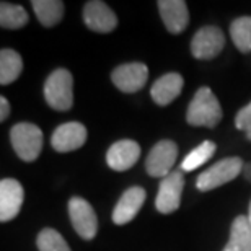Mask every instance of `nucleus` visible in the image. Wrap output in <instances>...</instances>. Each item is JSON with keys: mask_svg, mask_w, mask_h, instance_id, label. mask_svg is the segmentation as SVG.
<instances>
[{"mask_svg": "<svg viewBox=\"0 0 251 251\" xmlns=\"http://www.w3.org/2000/svg\"><path fill=\"white\" fill-rule=\"evenodd\" d=\"M247 139H248V140H251V129H248V130H247Z\"/></svg>", "mask_w": 251, "mask_h": 251, "instance_id": "obj_28", "label": "nucleus"}, {"mask_svg": "<svg viewBox=\"0 0 251 251\" xmlns=\"http://www.w3.org/2000/svg\"><path fill=\"white\" fill-rule=\"evenodd\" d=\"M243 167L245 165L240 157L224 158L201 173L198 176V181H196V186H198L199 191H202V193L212 191L219 186H224V184L233 181L242 173Z\"/></svg>", "mask_w": 251, "mask_h": 251, "instance_id": "obj_4", "label": "nucleus"}, {"mask_svg": "<svg viewBox=\"0 0 251 251\" xmlns=\"http://www.w3.org/2000/svg\"><path fill=\"white\" fill-rule=\"evenodd\" d=\"M87 127L82 123H64L52 132L51 145L59 153L74 152V150L83 147L85 142H87Z\"/></svg>", "mask_w": 251, "mask_h": 251, "instance_id": "obj_11", "label": "nucleus"}, {"mask_svg": "<svg viewBox=\"0 0 251 251\" xmlns=\"http://www.w3.org/2000/svg\"><path fill=\"white\" fill-rule=\"evenodd\" d=\"M10 116V103L5 97H0V121H7Z\"/></svg>", "mask_w": 251, "mask_h": 251, "instance_id": "obj_25", "label": "nucleus"}, {"mask_svg": "<svg viewBox=\"0 0 251 251\" xmlns=\"http://www.w3.org/2000/svg\"><path fill=\"white\" fill-rule=\"evenodd\" d=\"M23 186L13 178H3L0 181V220L10 222L22 210Z\"/></svg>", "mask_w": 251, "mask_h": 251, "instance_id": "obj_12", "label": "nucleus"}, {"mask_svg": "<svg viewBox=\"0 0 251 251\" xmlns=\"http://www.w3.org/2000/svg\"><path fill=\"white\" fill-rule=\"evenodd\" d=\"M215 150H217L215 142H212V140H204V142L199 144L189 155H186V158H184L181 163V170L183 172H193V170L202 167L207 160L212 158Z\"/></svg>", "mask_w": 251, "mask_h": 251, "instance_id": "obj_22", "label": "nucleus"}, {"mask_svg": "<svg viewBox=\"0 0 251 251\" xmlns=\"http://www.w3.org/2000/svg\"><path fill=\"white\" fill-rule=\"evenodd\" d=\"M235 126L240 130H245L247 132L248 129H251V103H248L247 106L242 108L237 113V118H235Z\"/></svg>", "mask_w": 251, "mask_h": 251, "instance_id": "obj_24", "label": "nucleus"}, {"mask_svg": "<svg viewBox=\"0 0 251 251\" xmlns=\"http://www.w3.org/2000/svg\"><path fill=\"white\" fill-rule=\"evenodd\" d=\"M36 247L39 251H72L57 230L43 228L36 237Z\"/></svg>", "mask_w": 251, "mask_h": 251, "instance_id": "obj_23", "label": "nucleus"}, {"mask_svg": "<svg viewBox=\"0 0 251 251\" xmlns=\"http://www.w3.org/2000/svg\"><path fill=\"white\" fill-rule=\"evenodd\" d=\"M247 217H248L250 224H251V202H250V210H248V215H247Z\"/></svg>", "mask_w": 251, "mask_h": 251, "instance_id": "obj_27", "label": "nucleus"}, {"mask_svg": "<svg viewBox=\"0 0 251 251\" xmlns=\"http://www.w3.org/2000/svg\"><path fill=\"white\" fill-rule=\"evenodd\" d=\"M184 189V176L181 172H172L160 181L158 194L155 199V207L160 214L176 212L181 204V194Z\"/></svg>", "mask_w": 251, "mask_h": 251, "instance_id": "obj_8", "label": "nucleus"}, {"mask_svg": "<svg viewBox=\"0 0 251 251\" xmlns=\"http://www.w3.org/2000/svg\"><path fill=\"white\" fill-rule=\"evenodd\" d=\"M33 10L36 13L39 23L46 28H51L61 23L65 5L61 0H34Z\"/></svg>", "mask_w": 251, "mask_h": 251, "instance_id": "obj_18", "label": "nucleus"}, {"mask_svg": "<svg viewBox=\"0 0 251 251\" xmlns=\"http://www.w3.org/2000/svg\"><path fill=\"white\" fill-rule=\"evenodd\" d=\"M178 145L173 140H160L150 149L145 160V170L153 178H165L172 173V168L176 162Z\"/></svg>", "mask_w": 251, "mask_h": 251, "instance_id": "obj_6", "label": "nucleus"}, {"mask_svg": "<svg viewBox=\"0 0 251 251\" xmlns=\"http://www.w3.org/2000/svg\"><path fill=\"white\" fill-rule=\"evenodd\" d=\"M149 78V69L142 62H129L118 65L111 72V80L123 93H137Z\"/></svg>", "mask_w": 251, "mask_h": 251, "instance_id": "obj_9", "label": "nucleus"}, {"mask_svg": "<svg viewBox=\"0 0 251 251\" xmlns=\"http://www.w3.org/2000/svg\"><path fill=\"white\" fill-rule=\"evenodd\" d=\"M44 98L56 111H67L74 106V77L67 69H56L46 78Z\"/></svg>", "mask_w": 251, "mask_h": 251, "instance_id": "obj_2", "label": "nucleus"}, {"mask_svg": "<svg viewBox=\"0 0 251 251\" xmlns=\"http://www.w3.org/2000/svg\"><path fill=\"white\" fill-rule=\"evenodd\" d=\"M230 36L240 52H251V17H240L230 25Z\"/></svg>", "mask_w": 251, "mask_h": 251, "instance_id": "obj_21", "label": "nucleus"}, {"mask_svg": "<svg viewBox=\"0 0 251 251\" xmlns=\"http://www.w3.org/2000/svg\"><path fill=\"white\" fill-rule=\"evenodd\" d=\"M140 157V145L135 140L124 139L114 142L108 149L106 153V163L108 167L114 172H126L132 168Z\"/></svg>", "mask_w": 251, "mask_h": 251, "instance_id": "obj_13", "label": "nucleus"}, {"mask_svg": "<svg viewBox=\"0 0 251 251\" xmlns=\"http://www.w3.org/2000/svg\"><path fill=\"white\" fill-rule=\"evenodd\" d=\"M243 175H245V178H247L248 181L251 183V162L247 163V165L243 167Z\"/></svg>", "mask_w": 251, "mask_h": 251, "instance_id": "obj_26", "label": "nucleus"}, {"mask_svg": "<svg viewBox=\"0 0 251 251\" xmlns=\"http://www.w3.org/2000/svg\"><path fill=\"white\" fill-rule=\"evenodd\" d=\"M184 80L179 74L176 72H170L165 74L163 77L157 78L150 88V95H152V100L160 106H167L172 101H175L179 93L183 90Z\"/></svg>", "mask_w": 251, "mask_h": 251, "instance_id": "obj_16", "label": "nucleus"}, {"mask_svg": "<svg viewBox=\"0 0 251 251\" xmlns=\"http://www.w3.org/2000/svg\"><path fill=\"white\" fill-rule=\"evenodd\" d=\"M158 12L165 26L172 34H179L189 23V12L184 0H160L157 2Z\"/></svg>", "mask_w": 251, "mask_h": 251, "instance_id": "obj_15", "label": "nucleus"}, {"mask_svg": "<svg viewBox=\"0 0 251 251\" xmlns=\"http://www.w3.org/2000/svg\"><path fill=\"white\" fill-rule=\"evenodd\" d=\"M225 46V34L217 26H202L191 41V54L199 61L217 57Z\"/></svg>", "mask_w": 251, "mask_h": 251, "instance_id": "obj_7", "label": "nucleus"}, {"mask_svg": "<svg viewBox=\"0 0 251 251\" xmlns=\"http://www.w3.org/2000/svg\"><path fill=\"white\" fill-rule=\"evenodd\" d=\"M23 59L13 49L0 51V85H10L22 75Z\"/></svg>", "mask_w": 251, "mask_h": 251, "instance_id": "obj_19", "label": "nucleus"}, {"mask_svg": "<svg viewBox=\"0 0 251 251\" xmlns=\"http://www.w3.org/2000/svg\"><path fill=\"white\" fill-rule=\"evenodd\" d=\"M145 198H147V193L140 186H132L127 191H124V194L119 198L118 204L114 205L113 222L116 225L129 224L144 205Z\"/></svg>", "mask_w": 251, "mask_h": 251, "instance_id": "obj_14", "label": "nucleus"}, {"mask_svg": "<svg viewBox=\"0 0 251 251\" xmlns=\"http://www.w3.org/2000/svg\"><path fill=\"white\" fill-rule=\"evenodd\" d=\"M10 142L23 162H34L43 150V130L36 124L18 123L10 130Z\"/></svg>", "mask_w": 251, "mask_h": 251, "instance_id": "obj_3", "label": "nucleus"}, {"mask_svg": "<svg viewBox=\"0 0 251 251\" xmlns=\"http://www.w3.org/2000/svg\"><path fill=\"white\" fill-rule=\"evenodd\" d=\"M222 106H220L217 97L212 93L209 87H201L191 100L186 121L191 126H202V127L214 129L222 121Z\"/></svg>", "mask_w": 251, "mask_h": 251, "instance_id": "obj_1", "label": "nucleus"}, {"mask_svg": "<svg viewBox=\"0 0 251 251\" xmlns=\"http://www.w3.org/2000/svg\"><path fill=\"white\" fill-rule=\"evenodd\" d=\"M69 217L72 222L75 232L80 238L93 240L98 233V219L95 214V209L88 201L83 198H70L69 201Z\"/></svg>", "mask_w": 251, "mask_h": 251, "instance_id": "obj_5", "label": "nucleus"}, {"mask_svg": "<svg viewBox=\"0 0 251 251\" xmlns=\"http://www.w3.org/2000/svg\"><path fill=\"white\" fill-rule=\"evenodd\" d=\"M29 15L22 5L8 2L0 3V26L5 29H20L28 25Z\"/></svg>", "mask_w": 251, "mask_h": 251, "instance_id": "obj_20", "label": "nucleus"}, {"mask_svg": "<svg viewBox=\"0 0 251 251\" xmlns=\"http://www.w3.org/2000/svg\"><path fill=\"white\" fill-rule=\"evenodd\" d=\"M224 251H251V224L247 215H238L233 220Z\"/></svg>", "mask_w": 251, "mask_h": 251, "instance_id": "obj_17", "label": "nucleus"}, {"mask_svg": "<svg viewBox=\"0 0 251 251\" xmlns=\"http://www.w3.org/2000/svg\"><path fill=\"white\" fill-rule=\"evenodd\" d=\"M83 23L95 33H111L118 26V17L108 3L90 0L83 7Z\"/></svg>", "mask_w": 251, "mask_h": 251, "instance_id": "obj_10", "label": "nucleus"}]
</instances>
